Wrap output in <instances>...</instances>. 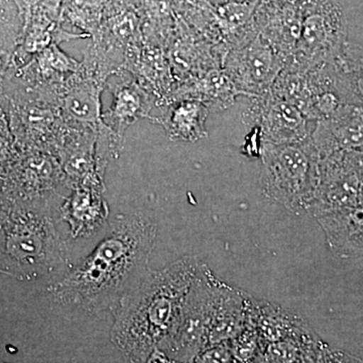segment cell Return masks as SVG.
<instances>
[{
	"mask_svg": "<svg viewBox=\"0 0 363 363\" xmlns=\"http://www.w3.org/2000/svg\"><path fill=\"white\" fill-rule=\"evenodd\" d=\"M157 233L147 215H118L94 250L50 286L52 298L87 312L116 309L149 271Z\"/></svg>",
	"mask_w": 363,
	"mask_h": 363,
	"instance_id": "obj_1",
	"label": "cell"
},
{
	"mask_svg": "<svg viewBox=\"0 0 363 363\" xmlns=\"http://www.w3.org/2000/svg\"><path fill=\"white\" fill-rule=\"evenodd\" d=\"M111 108L104 114V121L117 135H124L128 128L143 117H149L152 100L133 81L116 83L112 88Z\"/></svg>",
	"mask_w": 363,
	"mask_h": 363,
	"instance_id": "obj_15",
	"label": "cell"
},
{
	"mask_svg": "<svg viewBox=\"0 0 363 363\" xmlns=\"http://www.w3.org/2000/svg\"><path fill=\"white\" fill-rule=\"evenodd\" d=\"M363 200V152H336L319 162L314 216L357 206Z\"/></svg>",
	"mask_w": 363,
	"mask_h": 363,
	"instance_id": "obj_7",
	"label": "cell"
},
{
	"mask_svg": "<svg viewBox=\"0 0 363 363\" xmlns=\"http://www.w3.org/2000/svg\"><path fill=\"white\" fill-rule=\"evenodd\" d=\"M67 248L45 210L0 212V274L23 281L47 278L67 264Z\"/></svg>",
	"mask_w": 363,
	"mask_h": 363,
	"instance_id": "obj_3",
	"label": "cell"
},
{
	"mask_svg": "<svg viewBox=\"0 0 363 363\" xmlns=\"http://www.w3.org/2000/svg\"><path fill=\"white\" fill-rule=\"evenodd\" d=\"M321 340L310 329L300 335L262 346L252 363H301L308 350Z\"/></svg>",
	"mask_w": 363,
	"mask_h": 363,
	"instance_id": "obj_18",
	"label": "cell"
},
{
	"mask_svg": "<svg viewBox=\"0 0 363 363\" xmlns=\"http://www.w3.org/2000/svg\"><path fill=\"white\" fill-rule=\"evenodd\" d=\"M330 65L344 104L363 108V45L346 42Z\"/></svg>",
	"mask_w": 363,
	"mask_h": 363,
	"instance_id": "obj_17",
	"label": "cell"
},
{
	"mask_svg": "<svg viewBox=\"0 0 363 363\" xmlns=\"http://www.w3.org/2000/svg\"><path fill=\"white\" fill-rule=\"evenodd\" d=\"M67 109L72 116L82 121H95L99 114L97 95L90 89L73 91L66 100Z\"/></svg>",
	"mask_w": 363,
	"mask_h": 363,
	"instance_id": "obj_20",
	"label": "cell"
},
{
	"mask_svg": "<svg viewBox=\"0 0 363 363\" xmlns=\"http://www.w3.org/2000/svg\"><path fill=\"white\" fill-rule=\"evenodd\" d=\"M234 363H235V362H234Z\"/></svg>",
	"mask_w": 363,
	"mask_h": 363,
	"instance_id": "obj_28",
	"label": "cell"
},
{
	"mask_svg": "<svg viewBox=\"0 0 363 363\" xmlns=\"http://www.w3.org/2000/svg\"><path fill=\"white\" fill-rule=\"evenodd\" d=\"M327 363H363L359 358L352 357L344 351L331 350H327Z\"/></svg>",
	"mask_w": 363,
	"mask_h": 363,
	"instance_id": "obj_23",
	"label": "cell"
},
{
	"mask_svg": "<svg viewBox=\"0 0 363 363\" xmlns=\"http://www.w3.org/2000/svg\"><path fill=\"white\" fill-rule=\"evenodd\" d=\"M209 108L196 100H182L169 104L160 118L156 119L173 140L196 142L207 138L205 123Z\"/></svg>",
	"mask_w": 363,
	"mask_h": 363,
	"instance_id": "obj_16",
	"label": "cell"
},
{
	"mask_svg": "<svg viewBox=\"0 0 363 363\" xmlns=\"http://www.w3.org/2000/svg\"><path fill=\"white\" fill-rule=\"evenodd\" d=\"M181 257L159 271L149 269L114 311L111 342L130 363H145L175 328L199 267Z\"/></svg>",
	"mask_w": 363,
	"mask_h": 363,
	"instance_id": "obj_2",
	"label": "cell"
},
{
	"mask_svg": "<svg viewBox=\"0 0 363 363\" xmlns=\"http://www.w3.org/2000/svg\"><path fill=\"white\" fill-rule=\"evenodd\" d=\"M145 363H181L177 362V360L173 359V358L169 357V355H167L164 351L160 350V348H156L152 353H150V357H147V362Z\"/></svg>",
	"mask_w": 363,
	"mask_h": 363,
	"instance_id": "obj_24",
	"label": "cell"
},
{
	"mask_svg": "<svg viewBox=\"0 0 363 363\" xmlns=\"http://www.w3.org/2000/svg\"><path fill=\"white\" fill-rule=\"evenodd\" d=\"M252 323L259 334L260 347L300 335L312 329L298 314L284 309L281 306L257 298L253 300Z\"/></svg>",
	"mask_w": 363,
	"mask_h": 363,
	"instance_id": "obj_14",
	"label": "cell"
},
{
	"mask_svg": "<svg viewBox=\"0 0 363 363\" xmlns=\"http://www.w3.org/2000/svg\"><path fill=\"white\" fill-rule=\"evenodd\" d=\"M260 157L264 195L294 213L310 212L319 181V157L311 135L300 143H264Z\"/></svg>",
	"mask_w": 363,
	"mask_h": 363,
	"instance_id": "obj_4",
	"label": "cell"
},
{
	"mask_svg": "<svg viewBox=\"0 0 363 363\" xmlns=\"http://www.w3.org/2000/svg\"><path fill=\"white\" fill-rule=\"evenodd\" d=\"M284 67L283 58L259 33L228 54L225 73L238 93L252 98L269 92Z\"/></svg>",
	"mask_w": 363,
	"mask_h": 363,
	"instance_id": "obj_8",
	"label": "cell"
},
{
	"mask_svg": "<svg viewBox=\"0 0 363 363\" xmlns=\"http://www.w3.org/2000/svg\"><path fill=\"white\" fill-rule=\"evenodd\" d=\"M228 343L235 363H252L260 350L259 334L252 321Z\"/></svg>",
	"mask_w": 363,
	"mask_h": 363,
	"instance_id": "obj_19",
	"label": "cell"
},
{
	"mask_svg": "<svg viewBox=\"0 0 363 363\" xmlns=\"http://www.w3.org/2000/svg\"><path fill=\"white\" fill-rule=\"evenodd\" d=\"M255 297L221 281L215 297L209 346L228 342L252 321Z\"/></svg>",
	"mask_w": 363,
	"mask_h": 363,
	"instance_id": "obj_11",
	"label": "cell"
},
{
	"mask_svg": "<svg viewBox=\"0 0 363 363\" xmlns=\"http://www.w3.org/2000/svg\"><path fill=\"white\" fill-rule=\"evenodd\" d=\"M329 346L323 340L313 346L306 353L301 363H327V350Z\"/></svg>",
	"mask_w": 363,
	"mask_h": 363,
	"instance_id": "obj_22",
	"label": "cell"
},
{
	"mask_svg": "<svg viewBox=\"0 0 363 363\" xmlns=\"http://www.w3.org/2000/svg\"><path fill=\"white\" fill-rule=\"evenodd\" d=\"M190 363H234L228 342L214 344L202 350Z\"/></svg>",
	"mask_w": 363,
	"mask_h": 363,
	"instance_id": "obj_21",
	"label": "cell"
},
{
	"mask_svg": "<svg viewBox=\"0 0 363 363\" xmlns=\"http://www.w3.org/2000/svg\"><path fill=\"white\" fill-rule=\"evenodd\" d=\"M288 1H291V2H297L298 0H288Z\"/></svg>",
	"mask_w": 363,
	"mask_h": 363,
	"instance_id": "obj_26",
	"label": "cell"
},
{
	"mask_svg": "<svg viewBox=\"0 0 363 363\" xmlns=\"http://www.w3.org/2000/svg\"><path fill=\"white\" fill-rule=\"evenodd\" d=\"M220 281L207 264L200 262L175 328L157 348L177 362L190 363L209 346L210 325Z\"/></svg>",
	"mask_w": 363,
	"mask_h": 363,
	"instance_id": "obj_6",
	"label": "cell"
},
{
	"mask_svg": "<svg viewBox=\"0 0 363 363\" xmlns=\"http://www.w3.org/2000/svg\"><path fill=\"white\" fill-rule=\"evenodd\" d=\"M331 252L342 259L363 257V200L357 206L315 216Z\"/></svg>",
	"mask_w": 363,
	"mask_h": 363,
	"instance_id": "obj_12",
	"label": "cell"
},
{
	"mask_svg": "<svg viewBox=\"0 0 363 363\" xmlns=\"http://www.w3.org/2000/svg\"><path fill=\"white\" fill-rule=\"evenodd\" d=\"M311 140L319 162L336 152H363V108L342 105L333 116L317 121Z\"/></svg>",
	"mask_w": 363,
	"mask_h": 363,
	"instance_id": "obj_10",
	"label": "cell"
},
{
	"mask_svg": "<svg viewBox=\"0 0 363 363\" xmlns=\"http://www.w3.org/2000/svg\"><path fill=\"white\" fill-rule=\"evenodd\" d=\"M109 210L97 188L79 187L62 206V218L70 227L72 238H89L108 218Z\"/></svg>",
	"mask_w": 363,
	"mask_h": 363,
	"instance_id": "obj_13",
	"label": "cell"
},
{
	"mask_svg": "<svg viewBox=\"0 0 363 363\" xmlns=\"http://www.w3.org/2000/svg\"><path fill=\"white\" fill-rule=\"evenodd\" d=\"M302 13L295 52L285 66L289 71H307L331 63L347 38V20L336 0H298Z\"/></svg>",
	"mask_w": 363,
	"mask_h": 363,
	"instance_id": "obj_5",
	"label": "cell"
},
{
	"mask_svg": "<svg viewBox=\"0 0 363 363\" xmlns=\"http://www.w3.org/2000/svg\"><path fill=\"white\" fill-rule=\"evenodd\" d=\"M247 125L257 126L264 143L284 145L304 142L309 138L304 114L288 100L274 94L252 97L242 116Z\"/></svg>",
	"mask_w": 363,
	"mask_h": 363,
	"instance_id": "obj_9",
	"label": "cell"
},
{
	"mask_svg": "<svg viewBox=\"0 0 363 363\" xmlns=\"http://www.w3.org/2000/svg\"><path fill=\"white\" fill-rule=\"evenodd\" d=\"M0 363H6V362H0Z\"/></svg>",
	"mask_w": 363,
	"mask_h": 363,
	"instance_id": "obj_27",
	"label": "cell"
},
{
	"mask_svg": "<svg viewBox=\"0 0 363 363\" xmlns=\"http://www.w3.org/2000/svg\"><path fill=\"white\" fill-rule=\"evenodd\" d=\"M215 2H218V4H228V2H240V1H245V0H214Z\"/></svg>",
	"mask_w": 363,
	"mask_h": 363,
	"instance_id": "obj_25",
	"label": "cell"
}]
</instances>
